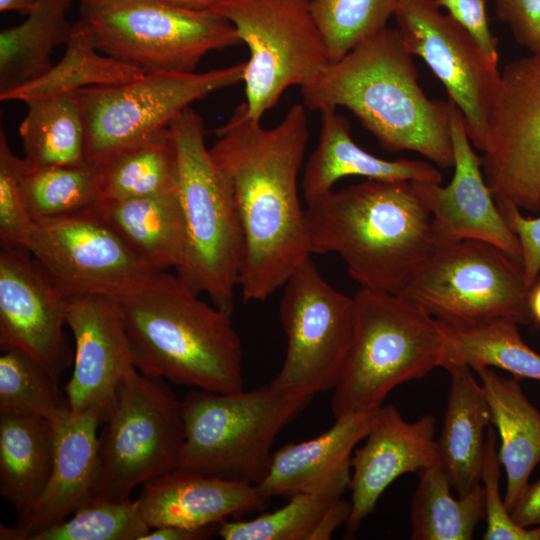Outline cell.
<instances>
[{
	"mask_svg": "<svg viewBox=\"0 0 540 540\" xmlns=\"http://www.w3.org/2000/svg\"><path fill=\"white\" fill-rule=\"evenodd\" d=\"M215 134L209 150L229 182L245 239L239 288L244 301H262L311 257L298 192L309 140L305 106L292 105L265 128L242 102Z\"/></svg>",
	"mask_w": 540,
	"mask_h": 540,
	"instance_id": "1",
	"label": "cell"
},
{
	"mask_svg": "<svg viewBox=\"0 0 540 540\" xmlns=\"http://www.w3.org/2000/svg\"><path fill=\"white\" fill-rule=\"evenodd\" d=\"M300 89L310 110L351 111L386 151L416 152L453 168L454 104L425 94L398 29L385 27L366 38Z\"/></svg>",
	"mask_w": 540,
	"mask_h": 540,
	"instance_id": "2",
	"label": "cell"
},
{
	"mask_svg": "<svg viewBox=\"0 0 540 540\" xmlns=\"http://www.w3.org/2000/svg\"><path fill=\"white\" fill-rule=\"evenodd\" d=\"M310 254H337L360 288L400 294L437 245L411 181H365L306 203Z\"/></svg>",
	"mask_w": 540,
	"mask_h": 540,
	"instance_id": "3",
	"label": "cell"
},
{
	"mask_svg": "<svg viewBox=\"0 0 540 540\" xmlns=\"http://www.w3.org/2000/svg\"><path fill=\"white\" fill-rule=\"evenodd\" d=\"M113 298L142 374L216 393L243 390V351L231 315L200 299L177 274L155 272Z\"/></svg>",
	"mask_w": 540,
	"mask_h": 540,
	"instance_id": "4",
	"label": "cell"
},
{
	"mask_svg": "<svg viewBox=\"0 0 540 540\" xmlns=\"http://www.w3.org/2000/svg\"><path fill=\"white\" fill-rule=\"evenodd\" d=\"M185 244L178 277L232 314L245 260L243 229L229 182L205 145L201 117L188 107L169 125Z\"/></svg>",
	"mask_w": 540,
	"mask_h": 540,
	"instance_id": "5",
	"label": "cell"
},
{
	"mask_svg": "<svg viewBox=\"0 0 540 540\" xmlns=\"http://www.w3.org/2000/svg\"><path fill=\"white\" fill-rule=\"evenodd\" d=\"M354 330L331 410L340 416L376 409L398 385L442 367L446 329L401 294L360 288Z\"/></svg>",
	"mask_w": 540,
	"mask_h": 540,
	"instance_id": "6",
	"label": "cell"
},
{
	"mask_svg": "<svg viewBox=\"0 0 540 540\" xmlns=\"http://www.w3.org/2000/svg\"><path fill=\"white\" fill-rule=\"evenodd\" d=\"M313 396L270 385L233 393L195 388L182 400L185 442L178 468L260 484L275 438Z\"/></svg>",
	"mask_w": 540,
	"mask_h": 540,
	"instance_id": "7",
	"label": "cell"
},
{
	"mask_svg": "<svg viewBox=\"0 0 540 540\" xmlns=\"http://www.w3.org/2000/svg\"><path fill=\"white\" fill-rule=\"evenodd\" d=\"M106 55L146 73L195 72L210 52L241 44L211 9L142 0L82 3L81 18Z\"/></svg>",
	"mask_w": 540,
	"mask_h": 540,
	"instance_id": "8",
	"label": "cell"
},
{
	"mask_svg": "<svg viewBox=\"0 0 540 540\" xmlns=\"http://www.w3.org/2000/svg\"><path fill=\"white\" fill-rule=\"evenodd\" d=\"M103 424L92 496L130 500L137 486L178 468L185 442L183 407L165 379L130 369Z\"/></svg>",
	"mask_w": 540,
	"mask_h": 540,
	"instance_id": "9",
	"label": "cell"
},
{
	"mask_svg": "<svg viewBox=\"0 0 540 540\" xmlns=\"http://www.w3.org/2000/svg\"><path fill=\"white\" fill-rule=\"evenodd\" d=\"M522 263L497 246L463 240L437 246L400 293L449 327L496 319L533 322Z\"/></svg>",
	"mask_w": 540,
	"mask_h": 540,
	"instance_id": "10",
	"label": "cell"
},
{
	"mask_svg": "<svg viewBox=\"0 0 540 540\" xmlns=\"http://www.w3.org/2000/svg\"><path fill=\"white\" fill-rule=\"evenodd\" d=\"M311 0H221L210 9L249 50L243 82L249 117L261 121L292 86L311 83L329 63Z\"/></svg>",
	"mask_w": 540,
	"mask_h": 540,
	"instance_id": "11",
	"label": "cell"
},
{
	"mask_svg": "<svg viewBox=\"0 0 540 540\" xmlns=\"http://www.w3.org/2000/svg\"><path fill=\"white\" fill-rule=\"evenodd\" d=\"M245 61L206 72L146 73L120 85L73 93L86 129V159L99 164L165 133L192 103L243 81Z\"/></svg>",
	"mask_w": 540,
	"mask_h": 540,
	"instance_id": "12",
	"label": "cell"
},
{
	"mask_svg": "<svg viewBox=\"0 0 540 540\" xmlns=\"http://www.w3.org/2000/svg\"><path fill=\"white\" fill-rule=\"evenodd\" d=\"M283 288L279 317L287 350L269 385L313 395L334 389L352 342L353 297L332 287L311 257L293 272Z\"/></svg>",
	"mask_w": 540,
	"mask_h": 540,
	"instance_id": "13",
	"label": "cell"
},
{
	"mask_svg": "<svg viewBox=\"0 0 540 540\" xmlns=\"http://www.w3.org/2000/svg\"><path fill=\"white\" fill-rule=\"evenodd\" d=\"M437 0H399L394 13L408 51L422 58L461 112L472 145L483 151L489 115L500 81L471 34Z\"/></svg>",
	"mask_w": 540,
	"mask_h": 540,
	"instance_id": "14",
	"label": "cell"
},
{
	"mask_svg": "<svg viewBox=\"0 0 540 540\" xmlns=\"http://www.w3.org/2000/svg\"><path fill=\"white\" fill-rule=\"evenodd\" d=\"M482 161L496 200L540 210V53L509 62L500 72Z\"/></svg>",
	"mask_w": 540,
	"mask_h": 540,
	"instance_id": "15",
	"label": "cell"
},
{
	"mask_svg": "<svg viewBox=\"0 0 540 540\" xmlns=\"http://www.w3.org/2000/svg\"><path fill=\"white\" fill-rule=\"evenodd\" d=\"M21 247L66 296L99 293L116 297L155 273L94 209L34 222Z\"/></svg>",
	"mask_w": 540,
	"mask_h": 540,
	"instance_id": "16",
	"label": "cell"
},
{
	"mask_svg": "<svg viewBox=\"0 0 540 540\" xmlns=\"http://www.w3.org/2000/svg\"><path fill=\"white\" fill-rule=\"evenodd\" d=\"M67 296L20 246L0 250V348L17 349L58 379L72 362Z\"/></svg>",
	"mask_w": 540,
	"mask_h": 540,
	"instance_id": "17",
	"label": "cell"
},
{
	"mask_svg": "<svg viewBox=\"0 0 540 540\" xmlns=\"http://www.w3.org/2000/svg\"><path fill=\"white\" fill-rule=\"evenodd\" d=\"M454 174L447 186L413 181L431 215L437 246L479 240L493 244L521 262V247L496 204L483 175L481 158L467 135L465 122L454 105L451 116Z\"/></svg>",
	"mask_w": 540,
	"mask_h": 540,
	"instance_id": "18",
	"label": "cell"
},
{
	"mask_svg": "<svg viewBox=\"0 0 540 540\" xmlns=\"http://www.w3.org/2000/svg\"><path fill=\"white\" fill-rule=\"evenodd\" d=\"M66 324L76 344L68 407L74 413L99 407L107 420L122 379L135 367L119 306L105 294L67 296Z\"/></svg>",
	"mask_w": 540,
	"mask_h": 540,
	"instance_id": "19",
	"label": "cell"
},
{
	"mask_svg": "<svg viewBox=\"0 0 540 540\" xmlns=\"http://www.w3.org/2000/svg\"><path fill=\"white\" fill-rule=\"evenodd\" d=\"M104 411L70 409L53 421L55 442L52 471L42 494L13 528H0L1 540H28L31 535L70 517L93 495L99 476L97 430Z\"/></svg>",
	"mask_w": 540,
	"mask_h": 540,
	"instance_id": "20",
	"label": "cell"
},
{
	"mask_svg": "<svg viewBox=\"0 0 540 540\" xmlns=\"http://www.w3.org/2000/svg\"><path fill=\"white\" fill-rule=\"evenodd\" d=\"M435 429L436 419L431 414L407 422L395 406L379 408L364 445L351 457L348 534H353L373 512L393 481L437 461Z\"/></svg>",
	"mask_w": 540,
	"mask_h": 540,
	"instance_id": "21",
	"label": "cell"
},
{
	"mask_svg": "<svg viewBox=\"0 0 540 540\" xmlns=\"http://www.w3.org/2000/svg\"><path fill=\"white\" fill-rule=\"evenodd\" d=\"M136 499L151 529L220 524L263 511L270 501L257 485L179 468L143 484Z\"/></svg>",
	"mask_w": 540,
	"mask_h": 540,
	"instance_id": "22",
	"label": "cell"
},
{
	"mask_svg": "<svg viewBox=\"0 0 540 540\" xmlns=\"http://www.w3.org/2000/svg\"><path fill=\"white\" fill-rule=\"evenodd\" d=\"M320 114L319 140L306 162L301 181L306 203L334 190L336 182L348 176L441 183L440 172L427 162L386 160L362 149L352 139L349 120L336 109H324Z\"/></svg>",
	"mask_w": 540,
	"mask_h": 540,
	"instance_id": "23",
	"label": "cell"
},
{
	"mask_svg": "<svg viewBox=\"0 0 540 540\" xmlns=\"http://www.w3.org/2000/svg\"><path fill=\"white\" fill-rule=\"evenodd\" d=\"M379 408L340 416L319 436L281 447L273 453L269 471L257 485L260 493L269 499L290 497L350 470L353 451L365 439Z\"/></svg>",
	"mask_w": 540,
	"mask_h": 540,
	"instance_id": "24",
	"label": "cell"
},
{
	"mask_svg": "<svg viewBox=\"0 0 540 540\" xmlns=\"http://www.w3.org/2000/svg\"><path fill=\"white\" fill-rule=\"evenodd\" d=\"M450 389L436 458L457 496L481 484L486 433L492 424L489 402L481 382L464 365L445 368Z\"/></svg>",
	"mask_w": 540,
	"mask_h": 540,
	"instance_id": "25",
	"label": "cell"
},
{
	"mask_svg": "<svg viewBox=\"0 0 540 540\" xmlns=\"http://www.w3.org/2000/svg\"><path fill=\"white\" fill-rule=\"evenodd\" d=\"M475 372L500 436L498 455L507 477L504 504L511 512L540 462V411L525 395L519 379L488 367Z\"/></svg>",
	"mask_w": 540,
	"mask_h": 540,
	"instance_id": "26",
	"label": "cell"
},
{
	"mask_svg": "<svg viewBox=\"0 0 540 540\" xmlns=\"http://www.w3.org/2000/svg\"><path fill=\"white\" fill-rule=\"evenodd\" d=\"M94 211L154 272L180 264L185 233L177 191L102 202Z\"/></svg>",
	"mask_w": 540,
	"mask_h": 540,
	"instance_id": "27",
	"label": "cell"
},
{
	"mask_svg": "<svg viewBox=\"0 0 540 540\" xmlns=\"http://www.w3.org/2000/svg\"><path fill=\"white\" fill-rule=\"evenodd\" d=\"M53 422L0 414V494L18 513L32 509L49 480L54 459Z\"/></svg>",
	"mask_w": 540,
	"mask_h": 540,
	"instance_id": "28",
	"label": "cell"
},
{
	"mask_svg": "<svg viewBox=\"0 0 540 540\" xmlns=\"http://www.w3.org/2000/svg\"><path fill=\"white\" fill-rule=\"evenodd\" d=\"M74 0H38L20 25L0 33V94L28 84L53 66L51 54L66 44L73 23L67 12Z\"/></svg>",
	"mask_w": 540,
	"mask_h": 540,
	"instance_id": "29",
	"label": "cell"
},
{
	"mask_svg": "<svg viewBox=\"0 0 540 540\" xmlns=\"http://www.w3.org/2000/svg\"><path fill=\"white\" fill-rule=\"evenodd\" d=\"M65 46L61 60L44 75L19 88L0 94V100L25 102L35 97L73 94L83 88L128 83L145 75L136 66L101 54L82 19L73 23Z\"/></svg>",
	"mask_w": 540,
	"mask_h": 540,
	"instance_id": "30",
	"label": "cell"
},
{
	"mask_svg": "<svg viewBox=\"0 0 540 540\" xmlns=\"http://www.w3.org/2000/svg\"><path fill=\"white\" fill-rule=\"evenodd\" d=\"M19 125L24 159L33 168L87 162L86 129L73 94L30 98Z\"/></svg>",
	"mask_w": 540,
	"mask_h": 540,
	"instance_id": "31",
	"label": "cell"
},
{
	"mask_svg": "<svg viewBox=\"0 0 540 540\" xmlns=\"http://www.w3.org/2000/svg\"><path fill=\"white\" fill-rule=\"evenodd\" d=\"M419 481L411 505V540H470L485 518L482 484L465 496L451 494L452 485L442 466L435 463L418 471Z\"/></svg>",
	"mask_w": 540,
	"mask_h": 540,
	"instance_id": "32",
	"label": "cell"
},
{
	"mask_svg": "<svg viewBox=\"0 0 540 540\" xmlns=\"http://www.w3.org/2000/svg\"><path fill=\"white\" fill-rule=\"evenodd\" d=\"M446 329V347L442 368L464 365L477 371L500 368L519 380L540 384V354L522 339L519 324L496 319L467 327Z\"/></svg>",
	"mask_w": 540,
	"mask_h": 540,
	"instance_id": "33",
	"label": "cell"
},
{
	"mask_svg": "<svg viewBox=\"0 0 540 540\" xmlns=\"http://www.w3.org/2000/svg\"><path fill=\"white\" fill-rule=\"evenodd\" d=\"M97 165L98 203L177 191V158L169 128L165 133L121 150Z\"/></svg>",
	"mask_w": 540,
	"mask_h": 540,
	"instance_id": "34",
	"label": "cell"
},
{
	"mask_svg": "<svg viewBox=\"0 0 540 540\" xmlns=\"http://www.w3.org/2000/svg\"><path fill=\"white\" fill-rule=\"evenodd\" d=\"M351 469L289 497L284 506L250 520H226L218 534L225 540H309L328 508L349 488Z\"/></svg>",
	"mask_w": 540,
	"mask_h": 540,
	"instance_id": "35",
	"label": "cell"
},
{
	"mask_svg": "<svg viewBox=\"0 0 540 540\" xmlns=\"http://www.w3.org/2000/svg\"><path fill=\"white\" fill-rule=\"evenodd\" d=\"M23 188L33 222L82 214L99 202V168L89 161L43 168L27 164Z\"/></svg>",
	"mask_w": 540,
	"mask_h": 540,
	"instance_id": "36",
	"label": "cell"
},
{
	"mask_svg": "<svg viewBox=\"0 0 540 540\" xmlns=\"http://www.w3.org/2000/svg\"><path fill=\"white\" fill-rule=\"evenodd\" d=\"M59 380L26 353L11 349L0 356V414L56 420L68 410Z\"/></svg>",
	"mask_w": 540,
	"mask_h": 540,
	"instance_id": "37",
	"label": "cell"
},
{
	"mask_svg": "<svg viewBox=\"0 0 540 540\" xmlns=\"http://www.w3.org/2000/svg\"><path fill=\"white\" fill-rule=\"evenodd\" d=\"M150 530L137 499L92 496L69 518L28 540H141Z\"/></svg>",
	"mask_w": 540,
	"mask_h": 540,
	"instance_id": "38",
	"label": "cell"
},
{
	"mask_svg": "<svg viewBox=\"0 0 540 540\" xmlns=\"http://www.w3.org/2000/svg\"><path fill=\"white\" fill-rule=\"evenodd\" d=\"M398 2L311 0V13L324 41L329 62L341 59L360 42L387 27Z\"/></svg>",
	"mask_w": 540,
	"mask_h": 540,
	"instance_id": "39",
	"label": "cell"
},
{
	"mask_svg": "<svg viewBox=\"0 0 540 540\" xmlns=\"http://www.w3.org/2000/svg\"><path fill=\"white\" fill-rule=\"evenodd\" d=\"M27 167L24 158L10 149L5 132L0 131V244L20 246L33 225L23 188Z\"/></svg>",
	"mask_w": 540,
	"mask_h": 540,
	"instance_id": "40",
	"label": "cell"
},
{
	"mask_svg": "<svg viewBox=\"0 0 540 540\" xmlns=\"http://www.w3.org/2000/svg\"><path fill=\"white\" fill-rule=\"evenodd\" d=\"M501 461L496 446V432L489 426L486 433L481 482L485 492L486 530L484 540H540V525L519 526L507 510L500 495Z\"/></svg>",
	"mask_w": 540,
	"mask_h": 540,
	"instance_id": "41",
	"label": "cell"
},
{
	"mask_svg": "<svg viewBox=\"0 0 540 540\" xmlns=\"http://www.w3.org/2000/svg\"><path fill=\"white\" fill-rule=\"evenodd\" d=\"M495 201L505 222L518 238L524 278L530 288L540 272V216L525 217L513 203Z\"/></svg>",
	"mask_w": 540,
	"mask_h": 540,
	"instance_id": "42",
	"label": "cell"
},
{
	"mask_svg": "<svg viewBox=\"0 0 540 540\" xmlns=\"http://www.w3.org/2000/svg\"><path fill=\"white\" fill-rule=\"evenodd\" d=\"M497 17L520 46L540 53V0H492Z\"/></svg>",
	"mask_w": 540,
	"mask_h": 540,
	"instance_id": "43",
	"label": "cell"
},
{
	"mask_svg": "<svg viewBox=\"0 0 540 540\" xmlns=\"http://www.w3.org/2000/svg\"><path fill=\"white\" fill-rule=\"evenodd\" d=\"M476 40L486 56L498 64L497 38L488 24L485 0H437Z\"/></svg>",
	"mask_w": 540,
	"mask_h": 540,
	"instance_id": "44",
	"label": "cell"
},
{
	"mask_svg": "<svg viewBox=\"0 0 540 540\" xmlns=\"http://www.w3.org/2000/svg\"><path fill=\"white\" fill-rule=\"evenodd\" d=\"M510 513L519 526L540 525V479L528 483Z\"/></svg>",
	"mask_w": 540,
	"mask_h": 540,
	"instance_id": "45",
	"label": "cell"
},
{
	"mask_svg": "<svg viewBox=\"0 0 540 540\" xmlns=\"http://www.w3.org/2000/svg\"><path fill=\"white\" fill-rule=\"evenodd\" d=\"M219 524L189 528L161 526L152 528L141 540H202L218 532Z\"/></svg>",
	"mask_w": 540,
	"mask_h": 540,
	"instance_id": "46",
	"label": "cell"
},
{
	"mask_svg": "<svg viewBox=\"0 0 540 540\" xmlns=\"http://www.w3.org/2000/svg\"><path fill=\"white\" fill-rule=\"evenodd\" d=\"M351 513V501L339 498L325 512L309 540H327L332 533L344 522Z\"/></svg>",
	"mask_w": 540,
	"mask_h": 540,
	"instance_id": "47",
	"label": "cell"
},
{
	"mask_svg": "<svg viewBox=\"0 0 540 540\" xmlns=\"http://www.w3.org/2000/svg\"><path fill=\"white\" fill-rule=\"evenodd\" d=\"M107 1H116V0H80L81 4L107 2ZM142 1L157 2V3L170 4V5L182 6V7H188V8H196V9H210L213 5H215L221 0H142Z\"/></svg>",
	"mask_w": 540,
	"mask_h": 540,
	"instance_id": "48",
	"label": "cell"
},
{
	"mask_svg": "<svg viewBox=\"0 0 540 540\" xmlns=\"http://www.w3.org/2000/svg\"><path fill=\"white\" fill-rule=\"evenodd\" d=\"M38 0H0V11H15L28 15Z\"/></svg>",
	"mask_w": 540,
	"mask_h": 540,
	"instance_id": "49",
	"label": "cell"
},
{
	"mask_svg": "<svg viewBox=\"0 0 540 540\" xmlns=\"http://www.w3.org/2000/svg\"><path fill=\"white\" fill-rule=\"evenodd\" d=\"M529 309L533 322L540 325V278L538 277L529 288L528 293Z\"/></svg>",
	"mask_w": 540,
	"mask_h": 540,
	"instance_id": "50",
	"label": "cell"
}]
</instances>
